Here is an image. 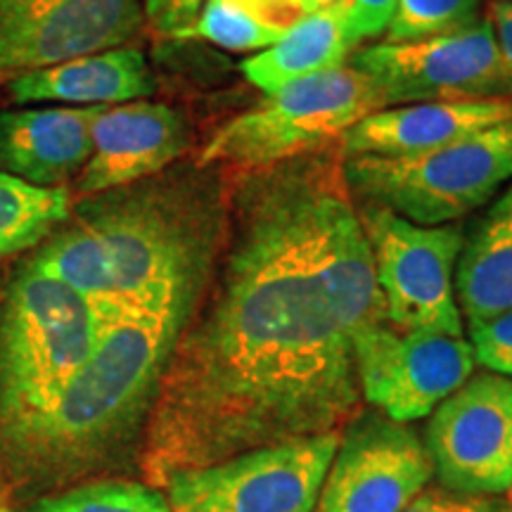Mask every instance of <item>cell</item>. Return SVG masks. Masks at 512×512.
I'll return each instance as SVG.
<instances>
[{"label":"cell","instance_id":"6da1fadb","mask_svg":"<svg viewBox=\"0 0 512 512\" xmlns=\"http://www.w3.org/2000/svg\"><path fill=\"white\" fill-rule=\"evenodd\" d=\"M384 318L337 147L228 171L226 233L140 448L162 489L249 448L339 434L363 411L354 337Z\"/></svg>","mask_w":512,"mask_h":512},{"label":"cell","instance_id":"7a4b0ae2","mask_svg":"<svg viewBox=\"0 0 512 512\" xmlns=\"http://www.w3.org/2000/svg\"><path fill=\"white\" fill-rule=\"evenodd\" d=\"M228 216V171L195 162L79 197L31 264L74 287L102 313L197 304Z\"/></svg>","mask_w":512,"mask_h":512},{"label":"cell","instance_id":"3957f363","mask_svg":"<svg viewBox=\"0 0 512 512\" xmlns=\"http://www.w3.org/2000/svg\"><path fill=\"white\" fill-rule=\"evenodd\" d=\"M197 304L105 313L98 347L43 413L0 444L17 482H83L143 448L159 384Z\"/></svg>","mask_w":512,"mask_h":512},{"label":"cell","instance_id":"277c9868","mask_svg":"<svg viewBox=\"0 0 512 512\" xmlns=\"http://www.w3.org/2000/svg\"><path fill=\"white\" fill-rule=\"evenodd\" d=\"M105 313L27 259L0 290V444L36 418L98 347Z\"/></svg>","mask_w":512,"mask_h":512},{"label":"cell","instance_id":"5b68a950","mask_svg":"<svg viewBox=\"0 0 512 512\" xmlns=\"http://www.w3.org/2000/svg\"><path fill=\"white\" fill-rule=\"evenodd\" d=\"M342 174L356 207L418 226H446L484 207L512 178V119L403 157H349Z\"/></svg>","mask_w":512,"mask_h":512},{"label":"cell","instance_id":"8992f818","mask_svg":"<svg viewBox=\"0 0 512 512\" xmlns=\"http://www.w3.org/2000/svg\"><path fill=\"white\" fill-rule=\"evenodd\" d=\"M382 110L377 91L349 64L292 81L261 105L228 119L202 145L195 164L226 171L261 169L337 147L368 114Z\"/></svg>","mask_w":512,"mask_h":512},{"label":"cell","instance_id":"52a82bcc","mask_svg":"<svg viewBox=\"0 0 512 512\" xmlns=\"http://www.w3.org/2000/svg\"><path fill=\"white\" fill-rule=\"evenodd\" d=\"M373 256L384 320L406 332L463 337L456 266L465 245L458 223L418 226L380 207H356Z\"/></svg>","mask_w":512,"mask_h":512},{"label":"cell","instance_id":"ba28073f","mask_svg":"<svg viewBox=\"0 0 512 512\" xmlns=\"http://www.w3.org/2000/svg\"><path fill=\"white\" fill-rule=\"evenodd\" d=\"M339 434L249 448L221 463L174 472L162 484L174 512H313Z\"/></svg>","mask_w":512,"mask_h":512},{"label":"cell","instance_id":"9c48e42d","mask_svg":"<svg viewBox=\"0 0 512 512\" xmlns=\"http://www.w3.org/2000/svg\"><path fill=\"white\" fill-rule=\"evenodd\" d=\"M347 64L373 83L382 110L415 102L512 100V74L489 17L448 36L375 43L354 50Z\"/></svg>","mask_w":512,"mask_h":512},{"label":"cell","instance_id":"30bf717a","mask_svg":"<svg viewBox=\"0 0 512 512\" xmlns=\"http://www.w3.org/2000/svg\"><path fill=\"white\" fill-rule=\"evenodd\" d=\"M354 361L363 406L403 425L430 418L477 366L465 337L406 332L384 318L356 332Z\"/></svg>","mask_w":512,"mask_h":512},{"label":"cell","instance_id":"8fae6325","mask_svg":"<svg viewBox=\"0 0 512 512\" xmlns=\"http://www.w3.org/2000/svg\"><path fill=\"white\" fill-rule=\"evenodd\" d=\"M434 484L472 496L512 491V380L472 373L434 408L422 432Z\"/></svg>","mask_w":512,"mask_h":512},{"label":"cell","instance_id":"7c38bea8","mask_svg":"<svg viewBox=\"0 0 512 512\" xmlns=\"http://www.w3.org/2000/svg\"><path fill=\"white\" fill-rule=\"evenodd\" d=\"M432 482L422 434L366 406L339 432L313 512H403Z\"/></svg>","mask_w":512,"mask_h":512},{"label":"cell","instance_id":"4fadbf2b","mask_svg":"<svg viewBox=\"0 0 512 512\" xmlns=\"http://www.w3.org/2000/svg\"><path fill=\"white\" fill-rule=\"evenodd\" d=\"M143 27L140 0H0V81L121 48Z\"/></svg>","mask_w":512,"mask_h":512},{"label":"cell","instance_id":"5bb4252c","mask_svg":"<svg viewBox=\"0 0 512 512\" xmlns=\"http://www.w3.org/2000/svg\"><path fill=\"white\" fill-rule=\"evenodd\" d=\"M188 147V124L164 102L102 107L91 126V157L76 176V195H100L162 174Z\"/></svg>","mask_w":512,"mask_h":512},{"label":"cell","instance_id":"9a60e30c","mask_svg":"<svg viewBox=\"0 0 512 512\" xmlns=\"http://www.w3.org/2000/svg\"><path fill=\"white\" fill-rule=\"evenodd\" d=\"M512 119V100L415 102L377 110L339 138L337 150L349 157H403L434 150L484 128Z\"/></svg>","mask_w":512,"mask_h":512},{"label":"cell","instance_id":"2e32d148","mask_svg":"<svg viewBox=\"0 0 512 512\" xmlns=\"http://www.w3.org/2000/svg\"><path fill=\"white\" fill-rule=\"evenodd\" d=\"M102 107L0 110V174L41 188H67L91 157V126Z\"/></svg>","mask_w":512,"mask_h":512},{"label":"cell","instance_id":"e0dca14e","mask_svg":"<svg viewBox=\"0 0 512 512\" xmlns=\"http://www.w3.org/2000/svg\"><path fill=\"white\" fill-rule=\"evenodd\" d=\"M152 93L155 79L147 57L128 46L76 57L8 81V95L17 105L112 107L147 100Z\"/></svg>","mask_w":512,"mask_h":512},{"label":"cell","instance_id":"ac0fdd59","mask_svg":"<svg viewBox=\"0 0 512 512\" xmlns=\"http://www.w3.org/2000/svg\"><path fill=\"white\" fill-rule=\"evenodd\" d=\"M356 48L344 5L299 19L273 46L247 57L240 69L252 86L271 95L292 81L344 67Z\"/></svg>","mask_w":512,"mask_h":512},{"label":"cell","instance_id":"d6986e66","mask_svg":"<svg viewBox=\"0 0 512 512\" xmlns=\"http://www.w3.org/2000/svg\"><path fill=\"white\" fill-rule=\"evenodd\" d=\"M456 299L467 323L512 309V185L465 238L456 266Z\"/></svg>","mask_w":512,"mask_h":512},{"label":"cell","instance_id":"ffe728a7","mask_svg":"<svg viewBox=\"0 0 512 512\" xmlns=\"http://www.w3.org/2000/svg\"><path fill=\"white\" fill-rule=\"evenodd\" d=\"M69 188H41L0 174V259L34 249L69 219Z\"/></svg>","mask_w":512,"mask_h":512},{"label":"cell","instance_id":"44dd1931","mask_svg":"<svg viewBox=\"0 0 512 512\" xmlns=\"http://www.w3.org/2000/svg\"><path fill=\"white\" fill-rule=\"evenodd\" d=\"M27 512H174L162 489L133 479H88L38 498Z\"/></svg>","mask_w":512,"mask_h":512},{"label":"cell","instance_id":"7402d4cb","mask_svg":"<svg viewBox=\"0 0 512 512\" xmlns=\"http://www.w3.org/2000/svg\"><path fill=\"white\" fill-rule=\"evenodd\" d=\"M482 0H399L387 43H415L448 36L479 22Z\"/></svg>","mask_w":512,"mask_h":512},{"label":"cell","instance_id":"603a6c76","mask_svg":"<svg viewBox=\"0 0 512 512\" xmlns=\"http://www.w3.org/2000/svg\"><path fill=\"white\" fill-rule=\"evenodd\" d=\"M280 36H283L280 31L256 19L235 0H207L195 27L185 38H200L233 53H249V50H266Z\"/></svg>","mask_w":512,"mask_h":512},{"label":"cell","instance_id":"cb8c5ba5","mask_svg":"<svg viewBox=\"0 0 512 512\" xmlns=\"http://www.w3.org/2000/svg\"><path fill=\"white\" fill-rule=\"evenodd\" d=\"M467 342H470L475 363L489 373L512 380V309L498 316L467 323Z\"/></svg>","mask_w":512,"mask_h":512},{"label":"cell","instance_id":"d4e9b609","mask_svg":"<svg viewBox=\"0 0 512 512\" xmlns=\"http://www.w3.org/2000/svg\"><path fill=\"white\" fill-rule=\"evenodd\" d=\"M403 512H512V498L458 494L432 482Z\"/></svg>","mask_w":512,"mask_h":512},{"label":"cell","instance_id":"484cf974","mask_svg":"<svg viewBox=\"0 0 512 512\" xmlns=\"http://www.w3.org/2000/svg\"><path fill=\"white\" fill-rule=\"evenodd\" d=\"M140 3H143L145 24H150L157 36L185 38L195 27L207 0H140Z\"/></svg>","mask_w":512,"mask_h":512},{"label":"cell","instance_id":"4316f807","mask_svg":"<svg viewBox=\"0 0 512 512\" xmlns=\"http://www.w3.org/2000/svg\"><path fill=\"white\" fill-rule=\"evenodd\" d=\"M396 3L399 0H349L347 22L356 46L387 31Z\"/></svg>","mask_w":512,"mask_h":512},{"label":"cell","instance_id":"83f0119b","mask_svg":"<svg viewBox=\"0 0 512 512\" xmlns=\"http://www.w3.org/2000/svg\"><path fill=\"white\" fill-rule=\"evenodd\" d=\"M491 27H494L498 48H501V55L505 64H508L512 74V3H494L491 5L489 15Z\"/></svg>","mask_w":512,"mask_h":512},{"label":"cell","instance_id":"f1b7e54d","mask_svg":"<svg viewBox=\"0 0 512 512\" xmlns=\"http://www.w3.org/2000/svg\"><path fill=\"white\" fill-rule=\"evenodd\" d=\"M0 512H15L12 510V505L8 503V491L0 489Z\"/></svg>","mask_w":512,"mask_h":512},{"label":"cell","instance_id":"f546056e","mask_svg":"<svg viewBox=\"0 0 512 512\" xmlns=\"http://www.w3.org/2000/svg\"><path fill=\"white\" fill-rule=\"evenodd\" d=\"M494 3H512V0H494Z\"/></svg>","mask_w":512,"mask_h":512}]
</instances>
